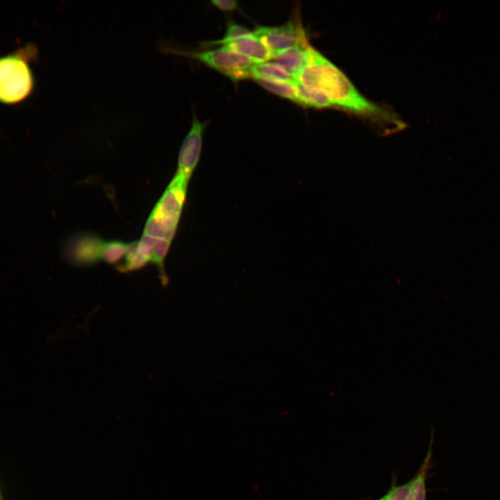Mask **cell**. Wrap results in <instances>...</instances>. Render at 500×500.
Wrapping results in <instances>:
<instances>
[{
  "instance_id": "cell-6",
  "label": "cell",
  "mask_w": 500,
  "mask_h": 500,
  "mask_svg": "<svg viewBox=\"0 0 500 500\" xmlns=\"http://www.w3.org/2000/svg\"><path fill=\"white\" fill-rule=\"evenodd\" d=\"M106 242L94 233L75 234L66 241L63 253L67 260L76 265H92L102 261Z\"/></svg>"
},
{
  "instance_id": "cell-17",
  "label": "cell",
  "mask_w": 500,
  "mask_h": 500,
  "mask_svg": "<svg viewBox=\"0 0 500 500\" xmlns=\"http://www.w3.org/2000/svg\"><path fill=\"white\" fill-rule=\"evenodd\" d=\"M253 35V31H249L242 26L231 22L228 25L224 38L219 40L212 41L210 43L214 44H225Z\"/></svg>"
},
{
  "instance_id": "cell-7",
  "label": "cell",
  "mask_w": 500,
  "mask_h": 500,
  "mask_svg": "<svg viewBox=\"0 0 500 500\" xmlns=\"http://www.w3.org/2000/svg\"><path fill=\"white\" fill-rule=\"evenodd\" d=\"M205 123L193 115L192 123L189 132L181 147L176 174L190 179L199 160Z\"/></svg>"
},
{
  "instance_id": "cell-3",
  "label": "cell",
  "mask_w": 500,
  "mask_h": 500,
  "mask_svg": "<svg viewBox=\"0 0 500 500\" xmlns=\"http://www.w3.org/2000/svg\"><path fill=\"white\" fill-rule=\"evenodd\" d=\"M188 181L175 174L150 214L144 234L172 242L183 207Z\"/></svg>"
},
{
  "instance_id": "cell-15",
  "label": "cell",
  "mask_w": 500,
  "mask_h": 500,
  "mask_svg": "<svg viewBox=\"0 0 500 500\" xmlns=\"http://www.w3.org/2000/svg\"><path fill=\"white\" fill-rule=\"evenodd\" d=\"M138 242L129 243L128 251L122 262L117 267L122 272L140 269L145 265L147 260L140 253L138 249Z\"/></svg>"
},
{
  "instance_id": "cell-18",
  "label": "cell",
  "mask_w": 500,
  "mask_h": 500,
  "mask_svg": "<svg viewBox=\"0 0 500 500\" xmlns=\"http://www.w3.org/2000/svg\"><path fill=\"white\" fill-rule=\"evenodd\" d=\"M410 480L405 483L398 485L396 478H392L391 487L384 497V500H407L410 488Z\"/></svg>"
},
{
  "instance_id": "cell-19",
  "label": "cell",
  "mask_w": 500,
  "mask_h": 500,
  "mask_svg": "<svg viewBox=\"0 0 500 500\" xmlns=\"http://www.w3.org/2000/svg\"><path fill=\"white\" fill-rule=\"evenodd\" d=\"M211 3L222 10H234L238 6V2L235 0H213Z\"/></svg>"
},
{
  "instance_id": "cell-5",
  "label": "cell",
  "mask_w": 500,
  "mask_h": 500,
  "mask_svg": "<svg viewBox=\"0 0 500 500\" xmlns=\"http://www.w3.org/2000/svg\"><path fill=\"white\" fill-rule=\"evenodd\" d=\"M253 33L271 51L272 56L309 44L303 27L293 22L278 26H260Z\"/></svg>"
},
{
  "instance_id": "cell-16",
  "label": "cell",
  "mask_w": 500,
  "mask_h": 500,
  "mask_svg": "<svg viewBox=\"0 0 500 500\" xmlns=\"http://www.w3.org/2000/svg\"><path fill=\"white\" fill-rule=\"evenodd\" d=\"M266 90L282 97L297 102L296 90L294 83L275 82L262 79L256 80Z\"/></svg>"
},
{
  "instance_id": "cell-13",
  "label": "cell",
  "mask_w": 500,
  "mask_h": 500,
  "mask_svg": "<svg viewBox=\"0 0 500 500\" xmlns=\"http://www.w3.org/2000/svg\"><path fill=\"white\" fill-rule=\"evenodd\" d=\"M294 85L297 103L302 106L315 108L333 107L330 101L319 92L305 86L298 80L294 81Z\"/></svg>"
},
{
  "instance_id": "cell-4",
  "label": "cell",
  "mask_w": 500,
  "mask_h": 500,
  "mask_svg": "<svg viewBox=\"0 0 500 500\" xmlns=\"http://www.w3.org/2000/svg\"><path fill=\"white\" fill-rule=\"evenodd\" d=\"M165 52L180 53L195 58L207 65L237 81L251 76V68L256 64L249 58L231 50L221 48L201 52H185L163 47Z\"/></svg>"
},
{
  "instance_id": "cell-9",
  "label": "cell",
  "mask_w": 500,
  "mask_h": 500,
  "mask_svg": "<svg viewBox=\"0 0 500 500\" xmlns=\"http://www.w3.org/2000/svg\"><path fill=\"white\" fill-rule=\"evenodd\" d=\"M171 242L143 234L138 243L140 253L147 260L153 262L158 267L162 280L166 282L167 276L164 270V259L167 253Z\"/></svg>"
},
{
  "instance_id": "cell-11",
  "label": "cell",
  "mask_w": 500,
  "mask_h": 500,
  "mask_svg": "<svg viewBox=\"0 0 500 500\" xmlns=\"http://www.w3.org/2000/svg\"><path fill=\"white\" fill-rule=\"evenodd\" d=\"M433 438H431L426 455L417 471L410 479V488L407 500H426V481L431 467L432 447Z\"/></svg>"
},
{
  "instance_id": "cell-14",
  "label": "cell",
  "mask_w": 500,
  "mask_h": 500,
  "mask_svg": "<svg viewBox=\"0 0 500 500\" xmlns=\"http://www.w3.org/2000/svg\"><path fill=\"white\" fill-rule=\"evenodd\" d=\"M129 243H125L119 240L106 241L104 245L102 261L109 264H116L117 267L124 260L128 249Z\"/></svg>"
},
{
  "instance_id": "cell-20",
  "label": "cell",
  "mask_w": 500,
  "mask_h": 500,
  "mask_svg": "<svg viewBox=\"0 0 500 500\" xmlns=\"http://www.w3.org/2000/svg\"><path fill=\"white\" fill-rule=\"evenodd\" d=\"M375 500H384V498H383V497H381V498H380V499H375Z\"/></svg>"
},
{
  "instance_id": "cell-12",
  "label": "cell",
  "mask_w": 500,
  "mask_h": 500,
  "mask_svg": "<svg viewBox=\"0 0 500 500\" xmlns=\"http://www.w3.org/2000/svg\"><path fill=\"white\" fill-rule=\"evenodd\" d=\"M251 76L255 80L275 82L292 83L295 81L282 67L274 62L254 64L251 68Z\"/></svg>"
},
{
  "instance_id": "cell-2",
  "label": "cell",
  "mask_w": 500,
  "mask_h": 500,
  "mask_svg": "<svg viewBox=\"0 0 500 500\" xmlns=\"http://www.w3.org/2000/svg\"><path fill=\"white\" fill-rule=\"evenodd\" d=\"M38 58V49L33 44L0 57V103L15 105L31 94L35 78L31 64Z\"/></svg>"
},
{
  "instance_id": "cell-10",
  "label": "cell",
  "mask_w": 500,
  "mask_h": 500,
  "mask_svg": "<svg viewBox=\"0 0 500 500\" xmlns=\"http://www.w3.org/2000/svg\"><path fill=\"white\" fill-rule=\"evenodd\" d=\"M222 48L244 56L256 64L265 62L273 57L271 51L254 34L223 44Z\"/></svg>"
},
{
  "instance_id": "cell-8",
  "label": "cell",
  "mask_w": 500,
  "mask_h": 500,
  "mask_svg": "<svg viewBox=\"0 0 500 500\" xmlns=\"http://www.w3.org/2000/svg\"><path fill=\"white\" fill-rule=\"evenodd\" d=\"M312 49L310 44L296 47L274 55L272 59L296 80L308 65Z\"/></svg>"
},
{
  "instance_id": "cell-1",
  "label": "cell",
  "mask_w": 500,
  "mask_h": 500,
  "mask_svg": "<svg viewBox=\"0 0 500 500\" xmlns=\"http://www.w3.org/2000/svg\"><path fill=\"white\" fill-rule=\"evenodd\" d=\"M296 80L324 94L333 107L395 122L393 115L364 97L340 69L314 48L308 65Z\"/></svg>"
}]
</instances>
